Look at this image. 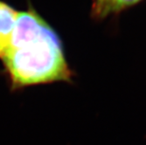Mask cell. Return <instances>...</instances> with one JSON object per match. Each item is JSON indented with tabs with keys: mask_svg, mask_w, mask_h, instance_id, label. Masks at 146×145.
I'll use <instances>...</instances> for the list:
<instances>
[{
	"mask_svg": "<svg viewBox=\"0 0 146 145\" xmlns=\"http://www.w3.org/2000/svg\"><path fill=\"white\" fill-rule=\"evenodd\" d=\"M18 15L19 12L14 8L0 0V59L11 45Z\"/></svg>",
	"mask_w": 146,
	"mask_h": 145,
	"instance_id": "7a4b0ae2",
	"label": "cell"
},
{
	"mask_svg": "<svg viewBox=\"0 0 146 145\" xmlns=\"http://www.w3.org/2000/svg\"><path fill=\"white\" fill-rule=\"evenodd\" d=\"M143 0H93L91 7L92 17L101 20L134 6Z\"/></svg>",
	"mask_w": 146,
	"mask_h": 145,
	"instance_id": "3957f363",
	"label": "cell"
},
{
	"mask_svg": "<svg viewBox=\"0 0 146 145\" xmlns=\"http://www.w3.org/2000/svg\"><path fill=\"white\" fill-rule=\"evenodd\" d=\"M1 60L11 91L73 79L60 38L31 6L19 12L11 45Z\"/></svg>",
	"mask_w": 146,
	"mask_h": 145,
	"instance_id": "6da1fadb",
	"label": "cell"
}]
</instances>
